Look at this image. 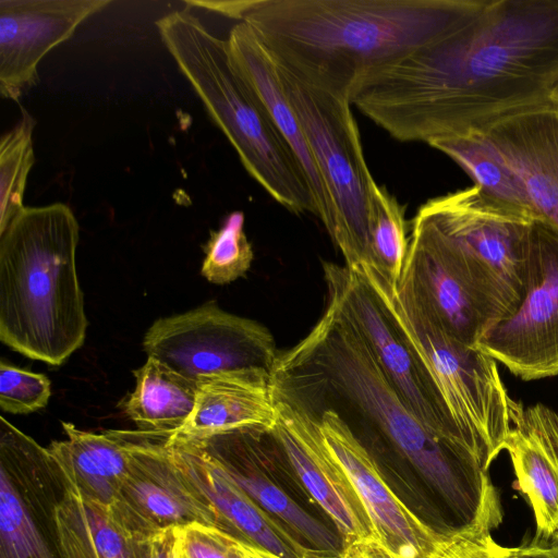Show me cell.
<instances>
[{
	"instance_id": "cell-11",
	"label": "cell",
	"mask_w": 558,
	"mask_h": 558,
	"mask_svg": "<svg viewBox=\"0 0 558 558\" xmlns=\"http://www.w3.org/2000/svg\"><path fill=\"white\" fill-rule=\"evenodd\" d=\"M323 270L328 299L359 330L405 405L430 430L485 462L450 418L422 364L362 271L330 262L323 263Z\"/></svg>"
},
{
	"instance_id": "cell-27",
	"label": "cell",
	"mask_w": 558,
	"mask_h": 558,
	"mask_svg": "<svg viewBox=\"0 0 558 558\" xmlns=\"http://www.w3.org/2000/svg\"><path fill=\"white\" fill-rule=\"evenodd\" d=\"M368 230L372 267L398 286L404 269L410 239L404 208L374 178L369 184Z\"/></svg>"
},
{
	"instance_id": "cell-19",
	"label": "cell",
	"mask_w": 558,
	"mask_h": 558,
	"mask_svg": "<svg viewBox=\"0 0 558 558\" xmlns=\"http://www.w3.org/2000/svg\"><path fill=\"white\" fill-rule=\"evenodd\" d=\"M508 452L535 520L532 543L558 547V411L512 400Z\"/></svg>"
},
{
	"instance_id": "cell-33",
	"label": "cell",
	"mask_w": 558,
	"mask_h": 558,
	"mask_svg": "<svg viewBox=\"0 0 558 558\" xmlns=\"http://www.w3.org/2000/svg\"><path fill=\"white\" fill-rule=\"evenodd\" d=\"M340 555L342 558H399L375 537L345 542Z\"/></svg>"
},
{
	"instance_id": "cell-7",
	"label": "cell",
	"mask_w": 558,
	"mask_h": 558,
	"mask_svg": "<svg viewBox=\"0 0 558 558\" xmlns=\"http://www.w3.org/2000/svg\"><path fill=\"white\" fill-rule=\"evenodd\" d=\"M276 64L328 195L329 235L347 267L372 266L368 196L373 177L365 161L352 104Z\"/></svg>"
},
{
	"instance_id": "cell-30",
	"label": "cell",
	"mask_w": 558,
	"mask_h": 558,
	"mask_svg": "<svg viewBox=\"0 0 558 558\" xmlns=\"http://www.w3.org/2000/svg\"><path fill=\"white\" fill-rule=\"evenodd\" d=\"M51 397L50 379L0 362V408L11 414H28L45 408Z\"/></svg>"
},
{
	"instance_id": "cell-8",
	"label": "cell",
	"mask_w": 558,
	"mask_h": 558,
	"mask_svg": "<svg viewBox=\"0 0 558 558\" xmlns=\"http://www.w3.org/2000/svg\"><path fill=\"white\" fill-rule=\"evenodd\" d=\"M398 287L452 338L475 348L512 315L507 301L469 256L430 220L416 213Z\"/></svg>"
},
{
	"instance_id": "cell-4",
	"label": "cell",
	"mask_w": 558,
	"mask_h": 558,
	"mask_svg": "<svg viewBox=\"0 0 558 558\" xmlns=\"http://www.w3.org/2000/svg\"><path fill=\"white\" fill-rule=\"evenodd\" d=\"M78 239V221L63 203L25 206L0 233V340L52 366L86 337Z\"/></svg>"
},
{
	"instance_id": "cell-32",
	"label": "cell",
	"mask_w": 558,
	"mask_h": 558,
	"mask_svg": "<svg viewBox=\"0 0 558 558\" xmlns=\"http://www.w3.org/2000/svg\"><path fill=\"white\" fill-rule=\"evenodd\" d=\"M438 558H507L492 532L457 534L442 542Z\"/></svg>"
},
{
	"instance_id": "cell-6",
	"label": "cell",
	"mask_w": 558,
	"mask_h": 558,
	"mask_svg": "<svg viewBox=\"0 0 558 558\" xmlns=\"http://www.w3.org/2000/svg\"><path fill=\"white\" fill-rule=\"evenodd\" d=\"M362 271L430 379L450 418L490 466L505 450L511 404L497 362L447 333L402 288L369 265Z\"/></svg>"
},
{
	"instance_id": "cell-10",
	"label": "cell",
	"mask_w": 558,
	"mask_h": 558,
	"mask_svg": "<svg viewBox=\"0 0 558 558\" xmlns=\"http://www.w3.org/2000/svg\"><path fill=\"white\" fill-rule=\"evenodd\" d=\"M143 348L147 357L195 383L227 371L258 367L271 372L279 354L266 326L214 302L156 319L144 336Z\"/></svg>"
},
{
	"instance_id": "cell-20",
	"label": "cell",
	"mask_w": 558,
	"mask_h": 558,
	"mask_svg": "<svg viewBox=\"0 0 558 558\" xmlns=\"http://www.w3.org/2000/svg\"><path fill=\"white\" fill-rule=\"evenodd\" d=\"M484 132L519 175L534 213L558 231V102L509 116Z\"/></svg>"
},
{
	"instance_id": "cell-24",
	"label": "cell",
	"mask_w": 558,
	"mask_h": 558,
	"mask_svg": "<svg viewBox=\"0 0 558 558\" xmlns=\"http://www.w3.org/2000/svg\"><path fill=\"white\" fill-rule=\"evenodd\" d=\"M61 558H149L150 539L125 526L109 505L64 490L54 507Z\"/></svg>"
},
{
	"instance_id": "cell-13",
	"label": "cell",
	"mask_w": 558,
	"mask_h": 558,
	"mask_svg": "<svg viewBox=\"0 0 558 558\" xmlns=\"http://www.w3.org/2000/svg\"><path fill=\"white\" fill-rule=\"evenodd\" d=\"M476 349L522 380L558 376V231L543 219L533 226L521 304Z\"/></svg>"
},
{
	"instance_id": "cell-15",
	"label": "cell",
	"mask_w": 558,
	"mask_h": 558,
	"mask_svg": "<svg viewBox=\"0 0 558 558\" xmlns=\"http://www.w3.org/2000/svg\"><path fill=\"white\" fill-rule=\"evenodd\" d=\"M311 418L317 423L327 448L348 475L375 537L399 558H438L446 538L397 497L376 460L348 426L332 411Z\"/></svg>"
},
{
	"instance_id": "cell-14",
	"label": "cell",
	"mask_w": 558,
	"mask_h": 558,
	"mask_svg": "<svg viewBox=\"0 0 558 558\" xmlns=\"http://www.w3.org/2000/svg\"><path fill=\"white\" fill-rule=\"evenodd\" d=\"M166 434L132 432L129 471L110 506L114 514L148 539L163 530L195 523L226 532L218 513L172 460Z\"/></svg>"
},
{
	"instance_id": "cell-18",
	"label": "cell",
	"mask_w": 558,
	"mask_h": 558,
	"mask_svg": "<svg viewBox=\"0 0 558 558\" xmlns=\"http://www.w3.org/2000/svg\"><path fill=\"white\" fill-rule=\"evenodd\" d=\"M165 445L180 471L218 513L227 533L281 558H311L317 550L265 511L199 444L167 435Z\"/></svg>"
},
{
	"instance_id": "cell-38",
	"label": "cell",
	"mask_w": 558,
	"mask_h": 558,
	"mask_svg": "<svg viewBox=\"0 0 558 558\" xmlns=\"http://www.w3.org/2000/svg\"><path fill=\"white\" fill-rule=\"evenodd\" d=\"M181 558H184L183 551H182Z\"/></svg>"
},
{
	"instance_id": "cell-23",
	"label": "cell",
	"mask_w": 558,
	"mask_h": 558,
	"mask_svg": "<svg viewBox=\"0 0 558 558\" xmlns=\"http://www.w3.org/2000/svg\"><path fill=\"white\" fill-rule=\"evenodd\" d=\"M66 438L47 447L59 466L64 485L82 496L111 506L128 474L132 432L101 434L61 422Z\"/></svg>"
},
{
	"instance_id": "cell-16",
	"label": "cell",
	"mask_w": 558,
	"mask_h": 558,
	"mask_svg": "<svg viewBox=\"0 0 558 558\" xmlns=\"http://www.w3.org/2000/svg\"><path fill=\"white\" fill-rule=\"evenodd\" d=\"M111 0H0V96L19 101L38 64Z\"/></svg>"
},
{
	"instance_id": "cell-25",
	"label": "cell",
	"mask_w": 558,
	"mask_h": 558,
	"mask_svg": "<svg viewBox=\"0 0 558 558\" xmlns=\"http://www.w3.org/2000/svg\"><path fill=\"white\" fill-rule=\"evenodd\" d=\"M133 374L135 388L122 401L124 413L142 432L179 430L194 410L196 383L153 357Z\"/></svg>"
},
{
	"instance_id": "cell-1",
	"label": "cell",
	"mask_w": 558,
	"mask_h": 558,
	"mask_svg": "<svg viewBox=\"0 0 558 558\" xmlns=\"http://www.w3.org/2000/svg\"><path fill=\"white\" fill-rule=\"evenodd\" d=\"M557 87L558 0H487L369 74L352 105L395 140L428 144L547 105Z\"/></svg>"
},
{
	"instance_id": "cell-2",
	"label": "cell",
	"mask_w": 558,
	"mask_h": 558,
	"mask_svg": "<svg viewBox=\"0 0 558 558\" xmlns=\"http://www.w3.org/2000/svg\"><path fill=\"white\" fill-rule=\"evenodd\" d=\"M271 384L276 400L310 417L332 411L376 461L384 457L414 471L434 494L448 532L495 530L501 523L489 466L412 413L331 300L311 331L278 354Z\"/></svg>"
},
{
	"instance_id": "cell-5",
	"label": "cell",
	"mask_w": 558,
	"mask_h": 558,
	"mask_svg": "<svg viewBox=\"0 0 558 558\" xmlns=\"http://www.w3.org/2000/svg\"><path fill=\"white\" fill-rule=\"evenodd\" d=\"M156 26L180 72L247 173L288 210L316 216L300 165L257 95L233 66L227 39L211 33L187 5L161 16Z\"/></svg>"
},
{
	"instance_id": "cell-31",
	"label": "cell",
	"mask_w": 558,
	"mask_h": 558,
	"mask_svg": "<svg viewBox=\"0 0 558 558\" xmlns=\"http://www.w3.org/2000/svg\"><path fill=\"white\" fill-rule=\"evenodd\" d=\"M181 546L184 558H244L240 539L199 523L181 527Z\"/></svg>"
},
{
	"instance_id": "cell-34",
	"label": "cell",
	"mask_w": 558,
	"mask_h": 558,
	"mask_svg": "<svg viewBox=\"0 0 558 558\" xmlns=\"http://www.w3.org/2000/svg\"><path fill=\"white\" fill-rule=\"evenodd\" d=\"M181 527H170L150 539L149 558H181Z\"/></svg>"
},
{
	"instance_id": "cell-35",
	"label": "cell",
	"mask_w": 558,
	"mask_h": 558,
	"mask_svg": "<svg viewBox=\"0 0 558 558\" xmlns=\"http://www.w3.org/2000/svg\"><path fill=\"white\" fill-rule=\"evenodd\" d=\"M507 558H558V547L526 543L517 547H505Z\"/></svg>"
},
{
	"instance_id": "cell-29",
	"label": "cell",
	"mask_w": 558,
	"mask_h": 558,
	"mask_svg": "<svg viewBox=\"0 0 558 558\" xmlns=\"http://www.w3.org/2000/svg\"><path fill=\"white\" fill-rule=\"evenodd\" d=\"M203 250L201 274L209 282L225 284L244 276L254 253L244 231L243 213L236 210L227 215L220 228L210 231Z\"/></svg>"
},
{
	"instance_id": "cell-22",
	"label": "cell",
	"mask_w": 558,
	"mask_h": 558,
	"mask_svg": "<svg viewBox=\"0 0 558 558\" xmlns=\"http://www.w3.org/2000/svg\"><path fill=\"white\" fill-rule=\"evenodd\" d=\"M196 402L187 422L168 434L191 439L243 427L272 429L278 412L271 372L242 368L202 377L196 383Z\"/></svg>"
},
{
	"instance_id": "cell-37",
	"label": "cell",
	"mask_w": 558,
	"mask_h": 558,
	"mask_svg": "<svg viewBox=\"0 0 558 558\" xmlns=\"http://www.w3.org/2000/svg\"><path fill=\"white\" fill-rule=\"evenodd\" d=\"M551 101L558 102V87L554 90V93L551 95Z\"/></svg>"
},
{
	"instance_id": "cell-12",
	"label": "cell",
	"mask_w": 558,
	"mask_h": 558,
	"mask_svg": "<svg viewBox=\"0 0 558 558\" xmlns=\"http://www.w3.org/2000/svg\"><path fill=\"white\" fill-rule=\"evenodd\" d=\"M62 473L47 448L0 418V558H61L54 507Z\"/></svg>"
},
{
	"instance_id": "cell-36",
	"label": "cell",
	"mask_w": 558,
	"mask_h": 558,
	"mask_svg": "<svg viewBox=\"0 0 558 558\" xmlns=\"http://www.w3.org/2000/svg\"><path fill=\"white\" fill-rule=\"evenodd\" d=\"M242 551L244 558H281L276 556L269 551L252 546L245 542L241 541Z\"/></svg>"
},
{
	"instance_id": "cell-3",
	"label": "cell",
	"mask_w": 558,
	"mask_h": 558,
	"mask_svg": "<svg viewBox=\"0 0 558 558\" xmlns=\"http://www.w3.org/2000/svg\"><path fill=\"white\" fill-rule=\"evenodd\" d=\"M487 0H235L218 13L247 24L272 59L351 101L361 83L468 22Z\"/></svg>"
},
{
	"instance_id": "cell-17",
	"label": "cell",
	"mask_w": 558,
	"mask_h": 558,
	"mask_svg": "<svg viewBox=\"0 0 558 558\" xmlns=\"http://www.w3.org/2000/svg\"><path fill=\"white\" fill-rule=\"evenodd\" d=\"M275 403L278 418L271 433L288 466L336 524L343 543L375 537L356 492L327 448L317 423L282 401L275 399Z\"/></svg>"
},
{
	"instance_id": "cell-21",
	"label": "cell",
	"mask_w": 558,
	"mask_h": 558,
	"mask_svg": "<svg viewBox=\"0 0 558 558\" xmlns=\"http://www.w3.org/2000/svg\"><path fill=\"white\" fill-rule=\"evenodd\" d=\"M227 44L233 66L257 95L300 165L314 198L316 217L329 233L331 210L328 195L303 128L282 88L276 62L243 22L232 26Z\"/></svg>"
},
{
	"instance_id": "cell-28",
	"label": "cell",
	"mask_w": 558,
	"mask_h": 558,
	"mask_svg": "<svg viewBox=\"0 0 558 558\" xmlns=\"http://www.w3.org/2000/svg\"><path fill=\"white\" fill-rule=\"evenodd\" d=\"M35 119L22 108L21 118L0 138V233L24 209L26 182L35 162Z\"/></svg>"
},
{
	"instance_id": "cell-26",
	"label": "cell",
	"mask_w": 558,
	"mask_h": 558,
	"mask_svg": "<svg viewBox=\"0 0 558 558\" xmlns=\"http://www.w3.org/2000/svg\"><path fill=\"white\" fill-rule=\"evenodd\" d=\"M428 145L454 160L487 193L533 210L519 175L484 131L438 137Z\"/></svg>"
},
{
	"instance_id": "cell-9",
	"label": "cell",
	"mask_w": 558,
	"mask_h": 558,
	"mask_svg": "<svg viewBox=\"0 0 558 558\" xmlns=\"http://www.w3.org/2000/svg\"><path fill=\"white\" fill-rule=\"evenodd\" d=\"M482 270L513 312L526 289L533 210L473 185L428 199L417 210Z\"/></svg>"
}]
</instances>
